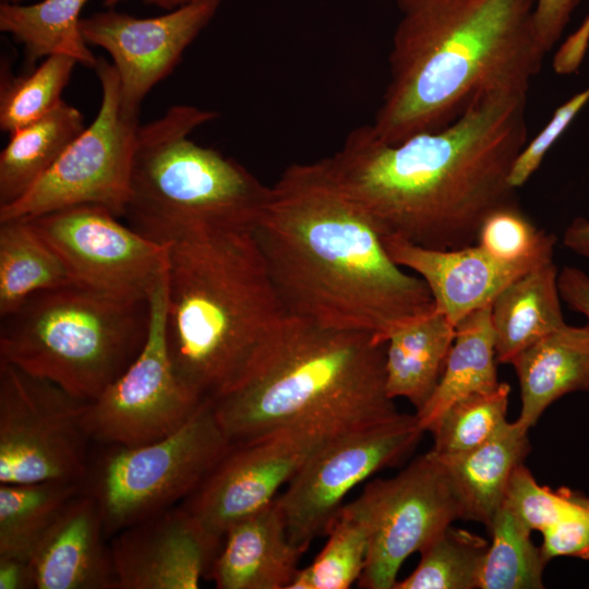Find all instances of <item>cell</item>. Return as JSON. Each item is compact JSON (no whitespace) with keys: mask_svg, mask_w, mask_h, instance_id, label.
<instances>
[{"mask_svg":"<svg viewBox=\"0 0 589 589\" xmlns=\"http://www.w3.org/2000/svg\"><path fill=\"white\" fill-rule=\"evenodd\" d=\"M528 91L488 92L447 127L395 144L358 127L326 159L381 238L433 250L474 244L485 217L517 202L509 173L527 144Z\"/></svg>","mask_w":589,"mask_h":589,"instance_id":"6da1fadb","label":"cell"},{"mask_svg":"<svg viewBox=\"0 0 589 589\" xmlns=\"http://www.w3.org/2000/svg\"><path fill=\"white\" fill-rule=\"evenodd\" d=\"M253 235L288 316L386 342L435 310L424 280L390 259L326 158L281 172Z\"/></svg>","mask_w":589,"mask_h":589,"instance_id":"7a4b0ae2","label":"cell"},{"mask_svg":"<svg viewBox=\"0 0 589 589\" xmlns=\"http://www.w3.org/2000/svg\"><path fill=\"white\" fill-rule=\"evenodd\" d=\"M389 81L371 124L395 144L447 127L481 95L529 89L546 51L536 0H397Z\"/></svg>","mask_w":589,"mask_h":589,"instance_id":"3957f363","label":"cell"},{"mask_svg":"<svg viewBox=\"0 0 589 589\" xmlns=\"http://www.w3.org/2000/svg\"><path fill=\"white\" fill-rule=\"evenodd\" d=\"M385 346L373 335L284 318L238 381L211 399L231 444L296 424L344 431L401 414L386 390Z\"/></svg>","mask_w":589,"mask_h":589,"instance_id":"277c9868","label":"cell"},{"mask_svg":"<svg viewBox=\"0 0 589 589\" xmlns=\"http://www.w3.org/2000/svg\"><path fill=\"white\" fill-rule=\"evenodd\" d=\"M166 244L168 353L181 382L213 399L288 314L253 231L197 229Z\"/></svg>","mask_w":589,"mask_h":589,"instance_id":"5b68a950","label":"cell"},{"mask_svg":"<svg viewBox=\"0 0 589 589\" xmlns=\"http://www.w3.org/2000/svg\"><path fill=\"white\" fill-rule=\"evenodd\" d=\"M217 113L176 105L136 132L123 217L167 243L197 229L254 230L269 195L244 166L190 139Z\"/></svg>","mask_w":589,"mask_h":589,"instance_id":"8992f818","label":"cell"},{"mask_svg":"<svg viewBox=\"0 0 589 589\" xmlns=\"http://www.w3.org/2000/svg\"><path fill=\"white\" fill-rule=\"evenodd\" d=\"M0 320L1 362L91 401L143 349L151 306L73 284L35 293Z\"/></svg>","mask_w":589,"mask_h":589,"instance_id":"52a82bcc","label":"cell"},{"mask_svg":"<svg viewBox=\"0 0 589 589\" xmlns=\"http://www.w3.org/2000/svg\"><path fill=\"white\" fill-rule=\"evenodd\" d=\"M83 492L97 503L112 536L181 504L231 443L205 399L177 431L139 446L94 444Z\"/></svg>","mask_w":589,"mask_h":589,"instance_id":"ba28073f","label":"cell"},{"mask_svg":"<svg viewBox=\"0 0 589 589\" xmlns=\"http://www.w3.org/2000/svg\"><path fill=\"white\" fill-rule=\"evenodd\" d=\"M87 404L0 361V484H83L94 445L84 422Z\"/></svg>","mask_w":589,"mask_h":589,"instance_id":"9c48e42d","label":"cell"},{"mask_svg":"<svg viewBox=\"0 0 589 589\" xmlns=\"http://www.w3.org/2000/svg\"><path fill=\"white\" fill-rule=\"evenodd\" d=\"M95 70L101 98L94 121L24 196L0 207V221L28 220L84 204L103 206L118 217L123 216L139 116L122 107L113 64L98 59Z\"/></svg>","mask_w":589,"mask_h":589,"instance_id":"30bf717a","label":"cell"},{"mask_svg":"<svg viewBox=\"0 0 589 589\" xmlns=\"http://www.w3.org/2000/svg\"><path fill=\"white\" fill-rule=\"evenodd\" d=\"M345 506L365 526L369 539L363 589H394L404 562L461 518L447 474L430 450L396 476L368 482Z\"/></svg>","mask_w":589,"mask_h":589,"instance_id":"8fae6325","label":"cell"},{"mask_svg":"<svg viewBox=\"0 0 589 589\" xmlns=\"http://www.w3.org/2000/svg\"><path fill=\"white\" fill-rule=\"evenodd\" d=\"M146 342L130 366L88 401L85 428L93 444L139 446L166 437L202 399L178 377L166 344L167 272L149 297Z\"/></svg>","mask_w":589,"mask_h":589,"instance_id":"7c38bea8","label":"cell"},{"mask_svg":"<svg viewBox=\"0 0 589 589\" xmlns=\"http://www.w3.org/2000/svg\"><path fill=\"white\" fill-rule=\"evenodd\" d=\"M423 432L416 413H401L329 440L276 497L290 541L305 552L316 538L326 534L347 495L402 459Z\"/></svg>","mask_w":589,"mask_h":589,"instance_id":"4fadbf2b","label":"cell"},{"mask_svg":"<svg viewBox=\"0 0 589 589\" xmlns=\"http://www.w3.org/2000/svg\"><path fill=\"white\" fill-rule=\"evenodd\" d=\"M98 205L28 219L65 263L76 285L122 300H149L167 272L166 243L153 241Z\"/></svg>","mask_w":589,"mask_h":589,"instance_id":"5bb4252c","label":"cell"},{"mask_svg":"<svg viewBox=\"0 0 589 589\" xmlns=\"http://www.w3.org/2000/svg\"><path fill=\"white\" fill-rule=\"evenodd\" d=\"M345 432L323 424H296L231 444L181 504L223 540L231 525L274 502L310 457Z\"/></svg>","mask_w":589,"mask_h":589,"instance_id":"9a60e30c","label":"cell"},{"mask_svg":"<svg viewBox=\"0 0 589 589\" xmlns=\"http://www.w3.org/2000/svg\"><path fill=\"white\" fill-rule=\"evenodd\" d=\"M219 5L220 0H196L143 19L108 9L81 17L79 27L87 45L110 55L119 76L122 107L139 116L146 95L172 72Z\"/></svg>","mask_w":589,"mask_h":589,"instance_id":"2e32d148","label":"cell"},{"mask_svg":"<svg viewBox=\"0 0 589 589\" xmlns=\"http://www.w3.org/2000/svg\"><path fill=\"white\" fill-rule=\"evenodd\" d=\"M223 540L182 504L124 528L109 539L118 589H197Z\"/></svg>","mask_w":589,"mask_h":589,"instance_id":"e0dca14e","label":"cell"},{"mask_svg":"<svg viewBox=\"0 0 589 589\" xmlns=\"http://www.w3.org/2000/svg\"><path fill=\"white\" fill-rule=\"evenodd\" d=\"M382 241L396 264L424 280L435 310L455 326L470 313L491 305L510 283L534 268L502 262L477 244L433 250L393 237Z\"/></svg>","mask_w":589,"mask_h":589,"instance_id":"ac0fdd59","label":"cell"},{"mask_svg":"<svg viewBox=\"0 0 589 589\" xmlns=\"http://www.w3.org/2000/svg\"><path fill=\"white\" fill-rule=\"evenodd\" d=\"M29 564L35 589H118L96 501L76 494L38 543Z\"/></svg>","mask_w":589,"mask_h":589,"instance_id":"d6986e66","label":"cell"},{"mask_svg":"<svg viewBox=\"0 0 589 589\" xmlns=\"http://www.w3.org/2000/svg\"><path fill=\"white\" fill-rule=\"evenodd\" d=\"M303 553L275 500L227 529L209 579L218 589H289Z\"/></svg>","mask_w":589,"mask_h":589,"instance_id":"ffe728a7","label":"cell"},{"mask_svg":"<svg viewBox=\"0 0 589 589\" xmlns=\"http://www.w3.org/2000/svg\"><path fill=\"white\" fill-rule=\"evenodd\" d=\"M528 429L506 422L483 444L441 461L460 507L461 518L489 528L504 504L515 469L530 452Z\"/></svg>","mask_w":589,"mask_h":589,"instance_id":"44dd1931","label":"cell"},{"mask_svg":"<svg viewBox=\"0 0 589 589\" xmlns=\"http://www.w3.org/2000/svg\"><path fill=\"white\" fill-rule=\"evenodd\" d=\"M510 364L520 388L517 420L530 430L561 397L589 392V326L566 324L524 349Z\"/></svg>","mask_w":589,"mask_h":589,"instance_id":"7402d4cb","label":"cell"},{"mask_svg":"<svg viewBox=\"0 0 589 589\" xmlns=\"http://www.w3.org/2000/svg\"><path fill=\"white\" fill-rule=\"evenodd\" d=\"M553 261L525 273L491 304V325L498 363H507L524 349L566 325Z\"/></svg>","mask_w":589,"mask_h":589,"instance_id":"603a6c76","label":"cell"},{"mask_svg":"<svg viewBox=\"0 0 589 589\" xmlns=\"http://www.w3.org/2000/svg\"><path fill=\"white\" fill-rule=\"evenodd\" d=\"M455 334L456 326L436 310L394 332L385 346L388 396L406 398L419 411L437 386Z\"/></svg>","mask_w":589,"mask_h":589,"instance_id":"cb8c5ba5","label":"cell"},{"mask_svg":"<svg viewBox=\"0 0 589 589\" xmlns=\"http://www.w3.org/2000/svg\"><path fill=\"white\" fill-rule=\"evenodd\" d=\"M85 128L82 112L61 99L45 116L11 132L0 153V207L24 196Z\"/></svg>","mask_w":589,"mask_h":589,"instance_id":"d4e9b609","label":"cell"},{"mask_svg":"<svg viewBox=\"0 0 589 589\" xmlns=\"http://www.w3.org/2000/svg\"><path fill=\"white\" fill-rule=\"evenodd\" d=\"M497 363L491 305H488L456 325L455 339L437 386L426 404L416 412L421 429L430 432L457 400L495 388L500 384Z\"/></svg>","mask_w":589,"mask_h":589,"instance_id":"484cf974","label":"cell"},{"mask_svg":"<svg viewBox=\"0 0 589 589\" xmlns=\"http://www.w3.org/2000/svg\"><path fill=\"white\" fill-rule=\"evenodd\" d=\"M73 284L61 256L29 220L0 221V317L35 293Z\"/></svg>","mask_w":589,"mask_h":589,"instance_id":"4316f807","label":"cell"},{"mask_svg":"<svg viewBox=\"0 0 589 589\" xmlns=\"http://www.w3.org/2000/svg\"><path fill=\"white\" fill-rule=\"evenodd\" d=\"M91 0H39L29 4H0V31L24 47L28 62L55 53L69 55L96 68L98 59L83 39L79 23Z\"/></svg>","mask_w":589,"mask_h":589,"instance_id":"83f0119b","label":"cell"},{"mask_svg":"<svg viewBox=\"0 0 589 589\" xmlns=\"http://www.w3.org/2000/svg\"><path fill=\"white\" fill-rule=\"evenodd\" d=\"M82 485L58 480L0 484V556L29 561Z\"/></svg>","mask_w":589,"mask_h":589,"instance_id":"f1b7e54d","label":"cell"},{"mask_svg":"<svg viewBox=\"0 0 589 589\" xmlns=\"http://www.w3.org/2000/svg\"><path fill=\"white\" fill-rule=\"evenodd\" d=\"M491 542L483 561L479 589L543 588L548 564L541 548L531 539V530L505 504L491 526Z\"/></svg>","mask_w":589,"mask_h":589,"instance_id":"f546056e","label":"cell"},{"mask_svg":"<svg viewBox=\"0 0 589 589\" xmlns=\"http://www.w3.org/2000/svg\"><path fill=\"white\" fill-rule=\"evenodd\" d=\"M483 537L453 524L421 551L413 572L394 589H474L489 548Z\"/></svg>","mask_w":589,"mask_h":589,"instance_id":"4dcf8cb0","label":"cell"},{"mask_svg":"<svg viewBox=\"0 0 589 589\" xmlns=\"http://www.w3.org/2000/svg\"><path fill=\"white\" fill-rule=\"evenodd\" d=\"M77 60L50 55L26 74L14 76L3 65L0 80V129L13 132L48 113L62 99Z\"/></svg>","mask_w":589,"mask_h":589,"instance_id":"1f68e13d","label":"cell"},{"mask_svg":"<svg viewBox=\"0 0 589 589\" xmlns=\"http://www.w3.org/2000/svg\"><path fill=\"white\" fill-rule=\"evenodd\" d=\"M326 534L322 550L298 570L289 589H348L358 584L369 548L365 526L344 504Z\"/></svg>","mask_w":589,"mask_h":589,"instance_id":"d6a6232c","label":"cell"},{"mask_svg":"<svg viewBox=\"0 0 589 589\" xmlns=\"http://www.w3.org/2000/svg\"><path fill=\"white\" fill-rule=\"evenodd\" d=\"M510 387L505 382L486 392L466 396L440 417L431 433V452L450 456L470 450L491 438L506 422Z\"/></svg>","mask_w":589,"mask_h":589,"instance_id":"836d02e7","label":"cell"},{"mask_svg":"<svg viewBox=\"0 0 589 589\" xmlns=\"http://www.w3.org/2000/svg\"><path fill=\"white\" fill-rule=\"evenodd\" d=\"M556 238L538 228L517 202L501 206L481 224L476 244L509 264L539 266L553 261Z\"/></svg>","mask_w":589,"mask_h":589,"instance_id":"e575fe53","label":"cell"},{"mask_svg":"<svg viewBox=\"0 0 589 589\" xmlns=\"http://www.w3.org/2000/svg\"><path fill=\"white\" fill-rule=\"evenodd\" d=\"M582 493L568 488L553 490L537 482L520 464L514 471L504 504L531 530L542 531L567 518L578 506Z\"/></svg>","mask_w":589,"mask_h":589,"instance_id":"d590c367","label":"cell"},{"mask_svg":"<svg viewBox=\"0 0 589 589\" xmlns=\"http://www.w3.org/2000/svg\"><path fill=\"white\" fill-rule=\"evenodd\" d=\"M589 101V87L573 96L554 111L545 127L518 154L509 173L514 189L524 185L540 167L544 156Z\"/></svg>","mask_w":589,"mask_h":589,"instance_id":"8d00e7d4","label":"cell"},{"mask_svg":"<svg viewBox=\"0 0 589 589\" xmlns=\"http://www.w3.org/2000/svg\"><path fill=\"white\" fill-rule=\"evenodd\" d=\"M541 533L543 540L540 548L548 563L561 556L589 560V496L584 495L569 517Z\"/></svg>","mask_w":589,"mask_h":589,"instance_id":"74e56055","label":"cell"},{"mask_svg":"<svg viewBox=\"0 0 589 589\" xmlns=\"http://www.w3.org/2000/svg\"><path fill=\"white\" fill-rule=\"evenodd\" d=\"M580 0H536L533 22L537 36L548 52L560 40Z\"/></svg>","mask_w":589,"mask_h":589,"instance_id":"f35d334b","label":"cell"},{"mask_svg":"<svg viewBox=\"0 0 589 589\" xmlns=\"http://www.w3.org/2000/svg\"><path fill=\"white\" fill-rule=\"evenodd\" d=\"M589 47V15L579 27L558 47L553 58V69L560 75H569L578 71Z\"/></svg>","mask_w":589,"mask_h":589,"instance_id":"ab89813d","label":"cell"},{"mask_svg":"<svg viewBox=\"0 0 589 589\" xmlns=\"http://www.w3.org/2000/svg\"><path fill=\"white\" fill-rule=\"evenodd\" d=\"M557 286L561 299L585 315L589 326V275L578 267L564 266L558 271Z\"/></svg>","mask_w":589,"mask_h":589,"instance_id":"60d3db41","label":"cell"},{"mask_svg":"<svg viewBox=\"0 0 589 589\" xmlns=\"http://www.w3.org/2000/svg\"><path fill=\"white\" fill-rule=\"evenodd\" d=\"M0 589H35L29 561L0 556Z\"/></svg>","mask_w":589,"mask_h":589,"instance_id":"b9f144b4","label":"cell"},{"mask_svg":"<svg viewBox=\"0 0 589 589\" xmlns=\"http://www.w3.org/2000/svg\"><path fill=\"white\" fill-rule=\"evenodd\" d=\"M563 244L574 253L589 259V220L576 217L563 233Z\"/></svg>","mask_w":589,"mask_h":589,"instance_id":"7bdbcfd3","label":"cell"},{"mask_svg":"<svg viewBox=\"0 0 589 589\" xmlns=\"http://www.w3.org/2000/svg\"><path fill=\"white\" fill-rule=\"evenodd\" d=\"M122 1H125V0H105V4L107 7H112ZM143 1L148 4L155 5L157 8H160L163 10L171 11L179 7L194 2L196 0H143Z\"/></svg>","mask_w":589,"mask_h":589,"instance_id":"ee69618b","label":"cell"},{"mask_svg":"<svg viewBox=\"0 0 589 589\" xmlns=\"http://www.w3.org/2000/svg\"><path fill=\"white\" fill-rule=\"evenodd\" d=\"M28 0H1V3H8V4H24Z\"/></svg>","mask_w":589,"mask_h":589,"instance_id":"f6af8a7d","label":"cell"}]
</instances>
